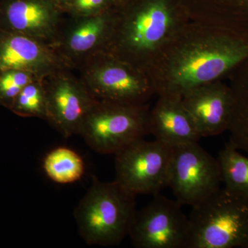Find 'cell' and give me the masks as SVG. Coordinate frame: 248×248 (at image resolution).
<instances>
[{
  "label": "cell",
  "mask_w": 248,
  "mask_h": 248,
  "mask_svg": "<svg viewBox=\"0 0 248 248\" xmlns=\"http://www.w3.org/2000/svg\"><path fill=\"white\" fill-rule=\"evenodd\" d=\"M248 58V39L190 19L170 41L148 76L158 97L182 98L225 79Z\"/></svg>",
  "instance_id": "1"
},
{
  "label": "cell",
  "mask_w": 248,
  "mask_h": 248,
  "mask_svg": "<svg viewBox=\"0 0 248 248\" xmlns=\"http://www.w3.org/2000/svg\"><path fill=\"white\" fill-rule=\"evenodd\" d=\"M164 0H152L133 11L112 14L110 31L99 53L128 62L148 74L178 31L190 20Z\"/></svg>",
  "instance_id": "2"
},
{
  "label": "cell",
  "mask_w": 248,
  "mask_h": 248,
  "mask_svg": "<svg viewBox=\"0 0 248 248\" xmlns=\"http://www.w3.org/2000/svg\"><path fill=\"white\" fill-rule=\"evenodd\" d=\"M135 197L117 181L92 184L74 212L80 236L94 246H117L128 236L136 215Z\"/></svg>",
  "instance_id": "3"
},
{
  "label": "cell",
  "mask_w": 248,
  "mask_h": 248,
  "mask_svg": "<svg viewBox=\"0 0 248 248\" xmlns=\"http://www.w3.org/2000/svg\"><path fill=\"white\" fill-rule=\"evenodd\" d=\"M186 248H248V200L221 187L192 207Z\"/></svg>",
  "instance_id": "4"
},
{
  "label": "cell",
  "mask_w": 248,
  "mask_h": 248,
  "mask_svg": "<svg viewBox=\"0 0 248 248\" xmlns=\"http://www.w3.org/2000/svg\"><path fill=\"white\" fill-rule=\"evenodd\" d=\"M77 68L80 80L95 100L144 105L156 94L146 73L107 54L92 55Z\"/></svg>",
  "instance_id": "5"
},
{
  "label": "cell",
  "mask_w": 248,
  "mask_h": 248,
  "mask_svg": "<svg viewBox=\"0 0 248 248\" xmlns=\"http://www.w3.org/2000/svg\"><path fill=\"white\" fill-rule=\"evenodd\" d=\"M149 107L96 100L79 135L97 153L117 154L149 134Z\"/></svg>",
  "instance_id": "6"
},
{
  "label": "cell",
  "mask_w": 248,
  "mask_h": 248,
  "mask_svg": "<svg viewBox=\"0 0 248 248\" xmlns=\"http://www.w3.org/2000/svg\"><path fill=\"white\" fill-rule=\"evenodd\" d=\"M172 148L157 140L134 142L115 154V181L134 195L159 194L169 186Z\"/></svg>",
  "instance_id": "7"
},
{
  "label": "cell",
  "mask_w": 248,
  "mask_h": 248,
  "mask_svg": "<svg viewBox=\"0 0 248 248\" xmlns=\"http://www.w3.org/2000/svg\"><path fill=\"white\" fill-rule=\"evenodd\" d=\"M221 184L217 159L198 142L172 148L168 187L182 205H198L219 190Z\"/></svg>",
  "instance_id": "8"
},
{
  "label": "cell",
  "mask_w": 248,
  "mask_h": 248,
  "mask_svg": "<svg viewBox=\"0 0 248 248\" xmlns=\"http://www.w3.org/2000/svg\"><path fill=\"white\" fill-rule=\"evenodd\" d=\"M182 204L160 195L137 211L128 236L137 248H186L189 217Z\"/></svg>",
  "instance_id": "9"
},
{
  "label": "cell",
  "mask_w": 248,
  "mask_h": 248,
  "mask_svg": "<svg viewBox=\"0 0 248 248\" xmlns=\"http://www.w3.org/2000/svg\"><path fill=\"white\" fill-rule=\"evenodd\" d=\"M71 68L58 70L42 79L48 123L65 138L79 135L95 99Z\"/></svg>",
  "instance_id": "10"
},
{
  "label": "cell",
  "mask_w": 248,
  "mask_h": 248,
  "mask_svg": "<svg viewBox=\"0 0 248 248\" xmlns=\"http://www.w3.org/2000/svg\"><path fill=\"white\" fill-rule=\"evenodd\" d=\"M63 68L71 67L51 46L19 32L0 29V72H27L42 80Z\"/></svg>",
  "instance_id": "11"
},
{
  "label": "cell",
  "mask_w": 248,
  "mask_h": 248,
  "mask_svg": "<svg viewBox=\"0 0 248 248\" xmlns=\"http://www.w3.org/2000/svg\"><path fill=\"white\" fill-rule=\"evenodd\" d=\"M0 29L24 34L52 47L62 31L58 13L42 0H3Z\"/></svg>",
  "instance_id": "12"
},
{
  "label": "cell",
  "mask_w": 248,
  "mask_h": 248,
  "mask_svg": "<svg viewBox=\"0 0 248 248\" xmlns=\"http://www.w3.org/2000/svg\"><path fill=\"white\" fill-rule=\"evenodd\" d=\"M182 101L201 138L217 136L228 131L232 96L229 85L223 79L192 90L182 97Z\"/></svg>",
  "instance_id": "13"
},
{
  "label": "cell",
  "mask_w": 248,
  "mask_h": 248,
  "mask_svg": "<svg viewBox=\"0 0 248 248\" xmlns=\"http://www.w3.org/2000/svg\"><path fill=\"white\" fill-rule=\"evenodd\" d=\"M62 31L53 48L71 68L102 50L110 31L112 14L79 16Z\"/></svg>",
  "instance_id": "14"
},
{
  "label": "cell",
  "mask_w": 248,
  "mask_h": 248,
  "mask_svg": "<svg viewBox=\"0 0 248 248\" xmlns=\"http://www.w3.org/2000/svg\"><path fill=\"white\" fill-rule=\"evenodd\" d=\"M150 110L149 134L171 148L199 142L201 136L182 98L159 96Z\"/></svg>",
  "instance_id": "15"
},
{
  "label": "cell",
  "mask_w": 248,
  "mask_h": 248,
  "mask_svg": "<svg viewBox=\"0 0 248 248\" xmlns=\"http://www.w3.org/2000/svg\"><path fill=\"white\" fill-rule=\"evenodd\" d=\"M226 78L232 96L230 142L248 155V58Z\"/></svg>",
  "instance_id": "16"
},
{
  "label": "cell",
  "mask_w": 248,
  "mask_h": 248,
  "mask_svg": "<svg viewBox=\"0 0 248 248\" xmlns=\"http://www.w3.org/2000/svg\"><path fill=\"white\" fill-rule=\"evenodd\" d=\"M199 22L211 24L248 40V0H213Z\"/></svg>",
  "instance_id": "17"
},
{
  "label": "cell",
  "mask_w": 248,
  "mask_h": 248,
  "mask_svg": "<svg viewBox=\"0 0 248 248\" xmlns=\"http://www.w3.org/2000/svg\"><path fill=\"white\" fill-rule=\"evenodd\" d=\"M47 177L56 184L66 185L80 180L84 176L85 164L77 152L64 146L49 151L43 160Z\"/></svg>",
  "instance_id": "18"
},
{
  "label": "cell",
  "mask_w": 248,
  "mask_h": 248,
  "mask_svg": "<svg viewBox=\"0 0 248 248\" xmlns=\"http://www.w3.org/2000/svg\"><path fill=\"white\" fill-rule=\"evenodd\" d=\"M217 159L225 188L248 200V155L229 142Z\"/></svg>",
  "instance_id": "19"
},
{
  "label": "cell",
  "mask_w": 248,
  "mask_h": 248,
  "mask_svg": "<svg viewBox=\"0 0 248 248\" xmlns=\"http://www.w3.org/2000/svg\"><path fill=\"white\" fill-rule=\"evenodd\" d=\"M10 110L22 117L46 118V99L42 80L27 84L16 98Z\"/></svg>",
  "instance_id": "20"
},
{
  "label": "cell",
  "mask_w": 248,
  "mask_h": 248,
  "mask_svg": "<svg viewBox=\"0 0 248 248\" xmlns=\"http://www.w3.org/2000/svg\"><path fill=\"white\" fill-rule=\"evenodd\" d=\"M37 79L27 72L17 70L0 72V106L10 110L22 89Z\"/></svg>",
  "instance_id": "21"
},
{
  "label": "cell",
  "mask_w": 248,
  "mask_h": 248,
  "mask_svg": "<svg viewBox=\"0 0 248 248\" xmlns=\"http://www.w3.org/2000/svg\"><path fill=\"white\" fill-rule=\"evenodd\" d=\"M107 0H73V6L79 16L100 14Z\"/></svg>",
  "instance_id": "22"
},
{
  "label": "cell",
  "mask_w": 248,
  "mask_h": 248,
  "mask_svg": "<svg viewBox=\"0 0 248 248\" xmlns=\"http://www.w3.org/2000/svg\"><path fill=\"white\" fill-rule=\"evenodd\" d=\"M63 1H64V0H63Z\"/></svg>",
  "instance_id": "23"
}]
</instances>
